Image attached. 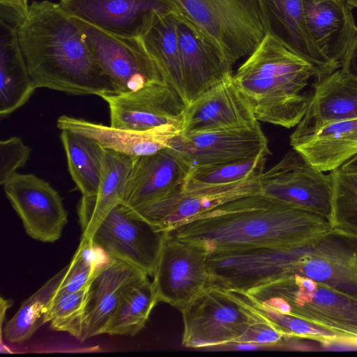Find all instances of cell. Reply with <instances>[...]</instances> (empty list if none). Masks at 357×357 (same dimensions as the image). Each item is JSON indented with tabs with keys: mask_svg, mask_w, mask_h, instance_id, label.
Returning <instances> with one entry per match:
<instances>
[{
	"mask_svg": "<svg viewBox=\"0 0 357 357\" xmlns=\"http://www.w3.org/2000/svg\"><path fill=\"white\" fill-rule=\"evenodd\" d=\"M330 229L326 218L259 192L226 202L167 232L199 244L209 253L296 245Z\"/></svg>",
	"mask_w": 357,
	"mask_h": 357,
	"instance_id": "cell-1",
	"label": "cell"
},
{
	"mask_svg": "<svg viewBox=\"0 0 357 357\" xmlns=\"http://www.w3.org/2000/svg\"><path fill=\"white\" fill-rule=\"evenodd\" d=\"M17 34L36 89L76 96L116 93L77 21L59 3L33 1Z\"/></svg>",
	"mask_w": 357,
	"mask_h": 357,
	"instance_id": "cell-2",
	"label": "cell"
},
{
	"mask_svg": "<svg viewBox=\"0 0 357 357\" xmlns=\"http://www.w3.org/2000/svg\"><path fill=\"white\" fill-rule=\"evenodd\" d=\"M318 71L276 36L266 33L233 79L257 121L296 126L311 101Z\"/></svg>",
	"mask_w": 357,
	"mask_h": 357,
	"instance_id": "cell-3",
	"label": "cell"
},
{
	"mask_svg": "<svg viewBox=\"0 0 357 357\" xmlns=\"http://www.w3.org/2000/svg\"><path fill=\"white\" fill-rule=\"evenodd\" d=\"M237 292L259 310L301 319L340 341L357 340V299L321 283L295 275Z\"/></svg>",
	"mask_w": 357,
	"mask_h": 357,
	"instance_id": "cell-4",
	"label": "cell"
},
{
	"mask_svg": "<svg viewBox=\"0 0 357 357\" xmlns=\"http://www.w3.org/2000/svg\"><path fill=\"white\" fill-rule=\"evenodd\" d=\"M273 280L300 275L357 299V238L330 229L303 244L272 247Z\"/></svg>",
	"mask_w": 357,
	"mask_h": 357,
	"instance_id": "cell-5",
	"label": "cell"
},
{
	"mask_svg": "<svg viewBox=\"0 0 357 357\" xmlns=\"http://www.w3.org/2000/svg\"><path fill=\"white\" fill-rule=\"evenodd\" d=\"M180 312L183 322L181 344L191 349L239 343L257 316L243 295L213 285Z\"/></svg>",
	"mask_w": 357,
	"mask_h": 357,
	"instance_id": "cell-6",
	"label": "cell"
},
{
	"mask_svg": "<svg viewBox=\"0 0 357 357\" xmlns=\"http://www.w3.org/2000/svg\"><path fill=\"white\" fill-rule=\"evenodd\" d=\"M231 66L264 37L256 0H173Z\"/></svg>",
	"mask_w": 357,
	"mask_h": 357,
	"instance_id": "cell-7",
	"label": "cell"
},
{
	"mask_svg": "<svg viewBox=\"0 0 357 357\" xmlns=\"http://www.w3.org/2000/svg\"><path fill=\"white\" fill-rule=\"evenodd\" d=\"M75 19L116 93L155 86H171L141 37L114 36Z\"/></svg>",
	"mask_w": 357,
	"mask_h": 357,
	"instance_id": "cell-8",
	"label": "cell"
},
{
	"mask_svg": "<svg viewBox=\"0 0 357 357\" xmlns=\"http://www.w3.org/2000/svg\"><path fill=\"white\" fill-rule=\"evenodd\" d=\"M260 193L330 221L333 177L292 148L259 177Z\"/></svg>",
	"mask_w": 357,
	"mask_h": 357,
	"instance_id": "cell-9",
	"label": "cell"
},
{
	"mask_svg": "<svg viewBox=\"0 0 357 357\" xmlns=\"http://www.w3.org/2000/svg\"><path fill=\"white\" fill-rule=\"evenodd\" d=\"M208 254L202 245L165 232L152 277L158 302L180 311L209 286Z\"/></svg>",
	"mask_w": 357,
	"mask_h": 357,
	"instance_id": "cell-10",
	"label": "cell"
},
{
	"mask_svg": "<svg viewBox=\"0 0 357 357\" xmlns=\"http://www.w3.org/2000/svg\"><path fill=\"white\" fill-rule=\"evenodd\" d=\"M164 234L133 208L121 203L103 218L89 239L112 257L153 277Z\"/></svg>",
	"mask_w": 357,
	"mask_h": 357,
	"instance_id": "cell-11",
	"label": "cell"
},
{
	"mask_svg": "<svg viewBox=\"0 0 357 357\" xmlns=\"http://www.w3.org/2000/svg\"><path fill=\"white\" fill-rule=\"evenodd\" d=\"M110 126L137 131L181 133L185 104L169 85L155 86L135 91L107 94Z\"/></svg>",
	"mask_w": 357,
	"mask_h": 357,
	"instance_id": "cell-12",
	"label": "cell"
},
{
	"mask_svg": "<svg viewBox=\"0 0 357 357\" xmlns=\"http://www.w3.org/2000/svg\"><path fill=\"white\" fill-rule=\"evenodd\" d=\"M3 186L30 237L43 243L61 237L68 212L60 195L47 181L33 174L15 172Z\"/></svg>",
	"mask_w": 357,
	"mask_h": 357,
	"instance_id": "cell-13",
	"label": "cell"
},
{
	"mask_svg": "<svg viewBox=\"0 0 357 357\" xmlns=\"http://www.w3.org/2000/svg\"><path fill=\"white\" fill-rule=\"evenodd\" d=\"M70 16L108 33L140 38L160 12L176 9L173 0H60Z\"/></svg>",
	"mask_w": 357,
	"mask_h": 357,
	"instance_id": "cell-14",
	"label": "cell"
},
{
	"mask_svg": "<svg viewBox=\"0 0 357 357\" xmlns=\"http://www.w3.org/2000/svg\"><path fill=\"white\" fill-rule=\"evenodd\" d=\"M174 15L188 105L233 74L231 67L199 28L178 8Z\"/></svg>",
	"mask_w": 357,
	"mask_h": 357,
	"instance_id": "cell-15",
	"label": "cell"
},
{
	"mask_svg": "<svg viewBox=\"0 0 357 357\" xmlns=\"http://www.w3.org/2000/svg\"><path fill=\"white\" fill-rule=\"evenodd\" d=\"M168 147L178 151L190 163L197 166L252 159L271 153L268 140L260 126L225 130L173 137Z\"/></svg>",
	"mask_w": 357,
	"mask_h": 357,
	"instance_id": "cell-16",
	"label": "cell"
},
{
	"mask_svg": "<svg viewBox=\"0 0 357 357\" xmlns=\"http://www.w3.org/2000/svg\"><path fill=\"white\" fill-rule=\"evenodd\" d=\"M260 126L233 75L185 105L181 135Z\"/></svg>",
	"mask_w": 357,
	"mask_h": 357,
	"instance_id": "cell-17",
	"label": "cell"
},
{
	"mask_svg": "<svg viewBox=\"0 0 357 357\" xmlns=\"http://www.w3.org/2000/svg\"><path fill=\"white\" fill-rule=\"evenodd\" d=\"M190 169L183 156L170 147L136 157L122 203L136 208L179 192Z\"/></svg>",
	"mask_w": 357,
	"mask_h": 357,
	"instance_id": "cell-18",
	"label": "cell"
},
{
	"mask_svg": "<svg viewBox=\"0 0 357 357\" xmlns=\"http://www.w3.org/2000/svg\"><path fill=\"white\" fill-rule=\"evenodd\" d=\"M357 119V77L341 68L317 79L307 109L290 136L294 147L322 128Z\"/></svg>",
	"mask_w": 357,
	"mask_h": 357,
	"instance_id": "cell-19",
	"label": "cell"
},
{
	"mask_svg": "<svg viewBox=\"0 0 357 357\" xmlns=\"http://www.w3.org/2000/svg\"><path fill=\"white\" fill-rule=\"evenodd\" d=\"M305 23L318 49L337 70L357 36L347 0H303Z\"/></svg>",
	"mask_w": 357,
	"mask_h": 357,
	"instance_id": "cell-20",
	"label": "cell"
},
{
	"mask_svg": "<svg viewBox=\"0 0 357 357\" xmlns=\"http://www.w3.org/2000/svg\"><path fill=\"white\" fill-rule=\"evenodd\" d=\"M264 32L271 33L312 63L317 79L336 69L314 44L306 25L303 0H256Z\"/></svg>",
	"mask_w": 357,
	"mask_h": 357,
	"instance_id": "cell-21",
	"label": "cell"
},
{
	"mask_svg": "<svg viewBox=\"0 0 357 357\" xmlns=\"http://www.w3.org/2000/svg\"><path fill=\"white\" fill-rule=\"evenodd\" d=\"M146 275L142 270L115 258L99 271L88 288L79 340L104 334L126 287Z\"/></svg>",
	"mask_w": 357,
	"mask_h": 357,
	"instance_id": "cell-22",
	"label": "cell"
},
{
	"mask_svg": "<svg viewBox=\"0 0 357 357\" xmlns=\"http://www.w3.org/2000/svg\"><path fill=\"white\" fill-rule=\"evenodd\" d=\"M259 192L258 178L219 194L184 193L181 190L133 209L158 231L167 232L226 202Z\"/></svg>",
	"mask_w": 357,
	"mask_h": 357,
	"instance_id": "cell-23",
	"label": "cell"
},
{
	"mask_svg": "<svg viewBox=\"0 0 357 357\" xmlns=\"http://www.w3.org/2000/svg\"><path fill=\"white\" fill-rule=\"evenodd\" d=\"M135 158L106 149L103 175L97 192L82 196L77 204L82 237L90 238L108 213L123 202Z\"/></svg>",
	"mask_w": 357,
	"mask_h": 357,
	"instance_id": "cell-24",
	"label": "cell"
},
{
	"mask_svg": "<svg viewBox=\"0 0 357 357\" xmlns=\"http://www.w3.org/2000/svg\"><path fill=\"white\" fill-rule=\"evenodd\" d=\"M56 127L91 138L106 149L132 157L151 155L165 149L176 136L161 131L119 128L67 115L58 118Z\"/></svg>",
	"mask_w": 357,
	"mask_h": 357,
	"instance_id": "cell-25",
	"label": "cell"
},
{
	"mask_svg": "<svg viewBox=\"0 0 357 357\" xmlns=\"http://www.w3.org/2000/svg\"><path fill=\"white\" fill-rule=\"evenodd\" d=\"M0 116L6 118L25 105L36 88L30 76L17 27L0 21Z\"/></svg>",
	"mask_w": 357,
	"mask_h": 357,
	"instance_id": "cell-26",
	"label": "cell"
},
{
	"mask_svg": "<svg viewBox=\"0 0 357 357\" xmlns=\"http://www.w3.org/2000/svg\"><path fill=\"white\" fill-rule=\"evenodd\" d=\"M292 148L321 172L337 169L357 154V119L329 124Z\"/></svg>",
	"mask_w": 357,
	"mask_h": 357,
	"instance_id": "cell-27",
	"label": "cell"
},
{
	"mask_svg": "<svg viewBox=\"0 0 357 357\" xmlns=\"http://www.w3.org/2000/svg\"><path fill=\"white\" fill-rule=\"evenodd\" d=\"M267 155L261 154L252 159L192 167L182 192L219 194L236 189L264 173Z\"/></svg>",
	"mask_w": 357,
	"mask_h": 357,
	"instance_id": "cell-28",
	"label": "cell"
},
{
	"mask_svg": "<svg viewBox=\"0 0 357 357\" xmlns=\"http://www.w3.org/2000/svg\"><path fill=\"white\" fill-rule=\"evenodd\" d=\"M61 140L68 171L82 196L94 195L102 178L106 149L96 140L62 130Z\"/></svg>",
	"mask_w": 357,
	"mask_h": 357,
	"instance_id": "cell-29",
	"label": "cell"
},
{
	"mask_svg": "<svg viewBox=\"0 0 357 357\" xmlns=\"http://www.w3.org/2000/svg\"><path fill=\"white\" fill-rule=\"evenodd\" d=\"M174 10L159 13L141 38L169 84L185 104Z\"/></svg>",
	"mask_w": 357,
	"mask_h": 357,
	"instance_id": "cell-30",
	"label": "cell"
},
{
	"mask_svg": "<svg viewBox=\"0 0 357 357\" xmlns=\"http://www.w3.org/2000/svg\"><path fill=\"white\" fill-rule=\"evenodd\" d=\"M158 303L155 289L149 275L131 283L123 291L105 333L135 335L145 326Z\"/></svg>",
	"mask_w": 357,
	"mask_h": 357,
	"instance_id": "cell-31",
	"label": "cell"
},
{
	"mask_svg": "<svg viewBox=\"0 0 357 357\" xmlns=\"http://www.w3.org/2000/svg\"><path fill=\"white\" fill-rule=\"evenodd\" d=\"M68 265L47 281L22 303L15 315L6 323L1 335L10 343H20L29 339L43 324L51 301L63 278Z\"/></svg>",
	"mask_w": 357,
	"mask_h": 357,
	"instance_id": "cell-32",
	"label": "cell"
},
{
	"mask_svg": "<svg viewBox=\"0 0 357 357\" xmlns=\"http://www.w3.org/2000/svg\"><path fill=\"white\" fill-rule=\"evenodd\" d=\"M333 177L331 229L357 238V172L340 169L331 172Z\"/></svg>",
	"mask_w": 357,
	"mask_h": 357,
	"instance_id": "cell-33",
	"label": "cell"
},
{
	"mask_svg": "<svg viewBox=\"0 0 357 357\" xmlns=\"http://www.w3.org/2000/svg\"><path fill=\"white\" fill-rule=\"evenodd\" d=\"M88 288L72 293L56 291L47 315V322H50L53 330L68 333L79 339Z\"/></svg>",
	"mask_w": 357,
	"mask_h": 357,
	"instance_id": "cell-34",
	"label": "cell"
},
{
	"mask_svg": "<svg viewBox=\"0 0 357 357\" xmlns=\"http://www.w3.org/2000/svg\"><path fill=\"white\" fill-rule=\"evenodd\" d=\"M256 309L284 337L307 338L324 343L340 341L338 336L334 333L301 319L279 312Z\"/></svg>",
	"mask_w": 357,
	"mask_h": 357,
	"instance_id": "cell-35",
	"label": "cell"
},
{
	"mask_svg": "<svg viewBox=\"0 0 357 357\" xmlns=\"http://www.w3.org/2000/svg\"><path fill=\"white\" fill-rule=\"evenodd\" d=\"M31 149L18 137L0 142V183L3 185L17 169L24 166Z\"/></svg>",
	"mask_w": 357,
	"mask_h": 357,
	"instance_id": "cell-36",
	"label": "cell"
},
{
	"mask_svg": "<svg viewBox=\"0 0 357 357\" xmlns=\"http://www.w3.org/2000/svg\"><path fill=\"white\" fill-rule=\"evenodd\" d=\"M96 274L93 266L75 252L56 292L72 293L85 289Z\"/></svg>",
	"mask_w": 357,
	"mask_h": 357,
	"instance_id": "cell-37",
	"label": "cell"
},
{
	"mask_svg": "<svg viewBox=\"0 0 357 357\" xmlns=\"http://www.w3.org/2000/svg\"><path fill=\"white\" fill-rule=\"evenodd\" d=\"M256 310L257 318L251 324L239 343L275 344L281 342L284 337L257 309Z\"/></svg>",
	"mask_w": 357,
	"mask_h": 357,
	"instance_id": "cell-38",
	"label": "cell"
},
{
	"mask_svg": "<svg viewBox=\"0 0 357 357\" xmlns=\"http://www.w3.org/2000/svg\"><path fill=\"white\" fill-rule=\"evenodd\" d=\"M28 0H0V21L19 27L27 18Z\"/></svg>",
	"mask_w": 357,
	"mask_h": 357,
	"instance_id": "cell-39",
	"label": "cell"
},
{
	"mask_svg": "<svg viewBox=\"0 0 357 357\" xmlns=\"http://www.w3.org/2000/svg\"><path fill=\"white\" fill-rule=\"evenodd\" d=\"M341 68L357 77V36L342 63Z\"/></svg>",
	"mask_w": 357,
	"mask_h": 357,
	"instance_id": "cell-40",
	"label": "cell"
},
{
	"mask_svg": "<svg viewBox=\"0 0 357 357\" xmlns=\"http://www.w3.org/2000/svg\"><path fill=\"white\" fill-rule=\"evenodd\" d=\"M339 169L347 172H357V154L346 161Z\"/></svg>",
	"mask_w": 357,
	"mask_h": 357,
	"instance_id": "cell-41",
	"label": "cell"
},
{
	"mask_svg": "<svg viewBox=\"0 0 357 357\" xmlns=\"http://www.w3.org/2000/svg\"><path fill=\"white\" fill-rule=\"evenodd\" d=\"M12 302L11 301L4 300L3 298H1V325L3 324V319L4 317L5 312L6 311L7 308L10 307L11 305Z\"/></svg>",
	"mask_w": 357,
	"mask_h": 357,
	"instance_id": "cell-42",
	"label": "cell"
},
{
	"mask_svg": "<svg viewBox=\"0 0 357 357\" xmlns=\"http://www.w3.org/2000/svg\"><path fill=\"white\" fill-rule=\"evenodd\" d=\"M347 1L353 8H357V0H347Z\"/></svg>",
	"mask_w": 357,
	"mask_h": 357,
	"instance_id": "cell-43",
	"label": "cell"
}]
</instances>
